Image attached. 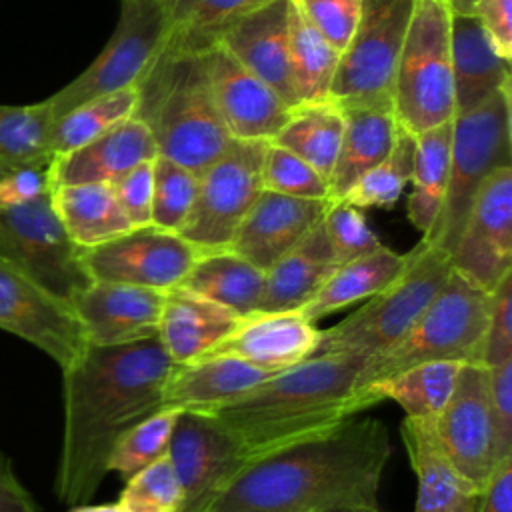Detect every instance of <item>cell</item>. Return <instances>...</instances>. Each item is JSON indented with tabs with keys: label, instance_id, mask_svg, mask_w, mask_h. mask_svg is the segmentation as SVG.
<instances>
[{
	"label": "cell",
	"instance_id": "277c9868",
	"mask_svg": "<svg viewBox=\"0 0 512 512\" xmlns=\"http://www.w3.org/2000/svg\"><path fill=\"white\" fill-rule=\"evenodd\" d=\"M136 88L134 116L148 126L160 156L202 174L232 144L200 52L164 44Z\"/></svg>",
	"mask_w": 512,
	"mask_h": 512
},
{
	"label": "cell",
	"instance_id": "cb8c5ba5",
	"mask_svg": "<svg viewBox=\"0 0 512 512\" xmlns=\"http://www.w3.org/2000/svg\"><path fill=\"white\" fill-rule=\"evenodd\" d=\"M270 376L274 374L232 356L174 364L164 388L162 408L208 412L238 398Z\"/></svg>",
	"mask_w": 512,
	"mask_h": 512
},
{
	"label": "cell",
	"instance_id": "f907efd6",
	"mask_svg": "<svg viewBox=\"0 0 512 512\" xmlns=\"http://www.w3.org/2000/svg\"><path fill=\"white\" fill-rule=\"evenodd\" d=\"M52 192L50 164L18 168L0 178V206H20Z\"/></svg>",
	"mask_w": 512,
	"mask_h": 512
},
{
	"label": "cell",
	"instance_id": "ba28073f",
	"mask_svg": "<svg viewBox=\"0 0 512 512\" xmlns=\"http://www.w3.org/2000/svg\"><path fill=\"white\" fill-rule=\"evenodd\" d=\"M450 10L446 0H416L392 84V114L422 134L454 118Z\"/></svg>",
	"mask_w": 512,
	"mask_h": 512
},
{
	"label": "cell",
	"instance_id": "816d5d0a",
	"mask_svg": "<svg viewBox=\"0 0 512 512\" xmlns=\"http://www.w3.org/2000/svg\"><path fill=\"white\" fill-rule=\"evenodd\" d=\"M494 52L510 62L512 58V0H478L472 14Z\"/></svg>",
	"mask_w": 512,
	"mask_h": 512
},
{
	"label": "cell",
	"instance_id": "5bb4252c",
	"mask_svg": "<svg viewBox=\"0 0 512 512\" xmlns=\"http://www.w3.org/2000/svg\"><path fill=\"white\" fill-rule=\"evenodd\" d=\"M0 328L34 344L60 368L70 366L88 346L72 304L4 256H0Z\"/></svg>",
	"mask_w": 512,
	"mask_h": 512
},
{
	"label": "cell",
	"instance_id": "e575fe53",
	"mask_svg": "<svg viewBox=\"0 0 512 512\" xmlns=\"http://www.w3.org/2000/svg\"><path fill=\"white\" fill-rule=\"evenodd\" d=\"M450 142H452V120L416 134V158L412 170V192L408 196L406 212L410 222L428 238L432 232L448 184L450 166Z\"/></svg>",
	"mask_w": 512,
	"mask_h": 512
},
{
	"label": "cell",
	"instance_id": "f5cc1de1",
	"mask_svg": "<svg viewBox=\"0 0 512 512\" xmlns=\"http://www.w3.org/2000/svg\"><path fill=\"white\" fill-rule=\"evenodd\" d=\"M0 512H40L32 494L18 480L10 460L0 452Z\"/></svg>",
	"mask_w": 512,
	"mask_h": 512
},
{
	"label": "cell",
	"instance_id": "484cf974",
	"mask_svg": "<svg viewBox=\"0 0 512 512\" xmlns=\"http://www.w3.org/2000/svg\"><path fill=\"white\" fill-rule=\"evenodd\" d=\"M400 436L416 476L414 512H478L480 496L440 454L432 420L404 418Z\"/></svg>",
	"mask_w": 512,
	"mask_h": 512
},
{
	"label": "cell",
	"instance_id": "c3c4849f",
	"mask_svg": "<svg viewBox=\"0 0 512 512\" xmlns=\"http://www.w3.org/2000/svg\"><path fill=\"white\" fill-rule=\"evenodd\" d=\"M110 186L132 228L152 224V160L134 166Z\"/></svg>",
	"mask_w": 512,
	"mask_h": 512
},
{
	"label": "cell",
	"instance_id": "836d02e7",
	"mask_svg": "<svg viewBox=\"0 0 512 512\" xmlns=\"http://www.w3.org/2000/svg\"><path fill=\"white\" fill-rule=\"evenodd\" d=\"M344 132V114L332 102L304 104L290 112L286 124L270 140L310 164L330 186L332 168Z\"/></svg>",
	"mask_w": 512,
	"mask_h": 512
},
{
	"label": "cell",
	"instance_id": "d6a6232c",
	"mask_svg": "<svg viewBox=\"0 0 512 512\" xmlns=\"http://www.w3.org/2000/svg\"><path fill=\"white\" fill-rule=\"evenodd\" d=\"M462 362H424L380 378L358 394L364 406L380 400L396 402L410 420H434L450 398Z\"/></svg>",
	"mask_w": 512,
	"mask_h": 512
},
{
	"label": "cell",
	"instance_id": "9c48e42d",
	"mask_svg": "<svg viewBox=\"0 0 512 512\" xmlns=\"http://www.w3.org/2000/svg\"><path fill=\"white\" fill-rule=\"evenodd\" d=\"M416 0H362L360 20L340 52L328 100L338 108L392 112V84Z\"/></svg>",
	"mask_w": 512,
	"mask_h": 512
},
{
	"label": "cell",
	"instance_id": "7dc6e473",
	"mask_svg": "<svg viewBox=\"0 0 512 512\" xmlns=\"http://www.w3.org/2000/svg\"><path fill=\"white\" fill-rule=\"evenodd\" d=\"M512 360V272L492 292L482 364L486 368Z\"/></svg>",
	"mask_w": 512,
	"mask_h": 512
},
{
	"label": "cell",
	"instance_id": "f1b7e54d",
	"mask_svg": "<svg viewBox=\"0 0 512 512\" xmlns=\"http://www.w3.org/2000/svg\"><path fill=\"white\" fill-rule=\"evenodd\" d=\"M344 132L330 176V200L338 202L346 192L392 150L398 122L390 110L344 108Z\"/></svg>",
	"mask_w": 512,
	"mask_h": 512
},
{
	"label": "cell",
	"instance_id": "ab89813d",
	"mask_svg": "<svg viewBox=\"0 0 512 512\" xmlns=\"http://www.w3.org/2000/svg\"><path fill=\"white\" fill-rule=\"evenodd\" d=\"M414 158L416 136L398 126L390 154L370 172H366L338 202H346L358 210L394 206L404 188L410 184Z\"/></svg>",
	"mask_w": 512,
	"mask_h": 512
},
{
	"label": "cell",
	"instance_id": "bcb514c9",
	"mask_svg": "<svg viewBox=\"0 0 512 512\" xmlns=\"http://www.w3.org/2000/svg\"><path fill=\"white\" fill-rule=\"evenodd\" d=\"M306 20L342 52L360 20L362 0H294Z\"/></svg>",
	"mask_w": 512,
	"mask_h": 512
},
{
	"label": "cell",
	"instance_id": "603a6c76",
	"mask_svg": "<svg viewBox=\"0 0 512 512\" xmlns=\"http://www.w3.org/2000/svg\"><path fill=\"white\" fill-rule=\"evenodd\" d=\"M158 156L148 126L136 116L116 124L88 144L54 156L50 162L52 188L68 184H112L128 170Z\"/></svg>",
	"mask_w": 512,
	"mask_h": 512
},
{
	"label": "cell",
	"instance_id": "db71d44e",
	"mask_svg": "<svg viewBox=\"0 0 512 512\" xmlns=\"http://www.w3.org/2000/svg\"><path fill=\"white\" fill-rule=\"evenodd\" d=\"M478 512H512V458L498 464L480 496Z\"/></svg>",
	"mask_w": 512,
	"mask_h": 512
},
{
	"label": "cell",
	"instance_id": "7bdbcfd3",
	"mask_svg": "<svg viewBox=\"0 0 512 512\" xmlns=\"http://www.w3.org/2000/svg\"><path fill=\"white\" fill-rule=\"evenodd\" d=\"M116 504L122 512H182L184 492L168 452L128 478Z\"/></svg>",
	"mask_w": 512,
	"mask_h": 512
},
{
	"label": "cell",
	"instance_id": "30bf717a",
	"mask_svg": "<svg viewBox=\"0 0 512 512\" xmlns=\"http://www.w3.org/2000/svg\"><path fill=\"white\" fill-rule=\"evenodd\" d=\"M116 30L96 60L60 92L50 96L54 118L96 96L136 86L168 36L162 0H120Z\"/></svg>",
	"mask_w": 512,
	"mask_h": 512
},
{
	"label": "cell",
	"instance_id": "11a10c76",
	"mask_svg": "<svg viewBox=\"0 0 512 512\" xmlns=\"http://www.w3.org/2000/svg\"><path fill=\"white\" fill-rule=\"evenodd\" d=\"M476 4L478 0H446L450 14H458V16H472Z\"/></svg>",
	"mask_w": 512,
	"mask_h": 512
},
{
	"label": "cell",
	"instance_id": "4fadbf2b",
	"mask_svg": "<svg viewBox=\"0 0 512 512\" xmlns=\"http://www.w3.org/2000/svg\"><path fill=\"white\" fill-rule=\"evenodd\" d=\"M436 446L444 460L478 492L490 484L500 452L498 428L484 364H462L454 390L432 420Z\"/></svg>",
	"mask_w": 512,
	"mask_h": 512
},
{
	"label": "cell",
	"instance_id": "4316f807",
	"mask_svg": "<svg viewBox=\"0 0 512 512\" xmlns=\"http://www.w3.org/2000/svg\"><path fill=\"white\" fill-rule=\"evenodd\" d=\"M454 116L464 114L510 84V62L490 46L474 16H450Z\"/></svg>",
	"mask_w": 512,
	"mask_h": 512
},
{
	"label": "cell",
	"instance_id": "9a60e30c",
	"mask_svg": "<svg viewBox=\"0 0 512 512\" xmlns=\"http://www.w3.org/2000/svg\"><path fill=\"white\" fill-rule=\"evenodd\" d=\"M196 258L198 250L178 232L152 224L82 250V264L90 280L162 292L178 286Z\"/></svg>",
	"mask_w": 512,
	"mask_h": 512
},
{
	"label": "cell",
	"instance_id": "44dd1931",
	"mask_svg": "<svg viewBox=\"0 0 512 512\" xmlns=\"http://www.w3.org/2000/svg\"><path fill=\"white\" fill-rule=\"evenodd\" d=\"M320 332L300 312H254L240 318L236 328L202 358L232 356L278 374L312 358Z\"/></svg>",
	"mask_w": 512,
	"mask_h": 512
},
{
	"label": "cell",
	"instance_id": "6da1fadb",
	"mask_svg": "<svg viewBox=\"0 0 512 512\" xmlns=\"http://www.w3.org/2000/svg\"><path fill=\"white\" fill-rule=\"evenodd\" d=\"M174 362L158 336L86 346L62 368L64 428L54 492L66 506L88 504L108 474L116 440L162 408Z\"/></svg>",
	"mask_w": 512,
	"mask_h": 512
},
{
	"label": "cell",
	"instance_id": "9f6ffc18",
	"mask_svg": "<svg viewBox=\"0 0 512 512\" xmlns=\"http://www.w3.org/2000/svg\"><path fill=\"white\" fill-rule=\"evenodd\" d=\"M70 512H122V510L114 502V504H80V506H74Z\"/></svg>",
	"mask_w": 512,
	"mask_h": 512
},
{
	"label": "cell",
	"instance_id": "e0dca14e",
	"mask_svg": "<svg viewBox=\"0 0 512 512\" xmlns=\"http://www.w3.org/2000/svg\"><path fill=\"white\" fill-rule=\"evenodd\" d=\"M168 456L184 492L182 512H200L246 466L234 438L202 412H180Z\"/></svg>",
	"mask_w": 512,
	"mask_h": 512
},
{
	"label": "cell",
	"instance_id": "1f68e13d",
	"mask_svg": "<svg viewBox=\"0 0 512 512\" xmlns=\"http://www.w3.org/2000/svg\"><path fill=\"white\" fill-rule=\"evenodd\" d=\"M50 198L66 234L82 250L132 230L110 184L56 186Z\"/></svg>",
	"mask_w": 512,
	"mask_h": 512
},
{
	"label": "cell",
	"instance_id": "f6af8a7d",
	"mask_svg": "<svg viewBox=\"0 0 512 512\" xmlns=\"http://www.w3.org/2000/svg\"><path fill=\"white\" fill-rule=\"evenodd\" d=\"M322 226L338 266L362 258L382 246L366 224L362 212L346 202H330Z\"/></svg>",
	"mask_w": 512,
	"mask_h": 512
},
{
	"label": "cell",
	"instance_id": "8d00e7d4",
	"mask_svg": "<svg viewBox=\"0 0 512 512\" xmlns=\"http://www.w3.org/2000/svg\"><path fill=\"white\" fill-rule=\"evenodd\" d=\"M54 120L50 100L28 106L0 104V178L18 168L52 162Z\"/></svg>",
	"mask_w": 512,
	"mask_h": 512
},
{
	"label": "cell",
	"instance_id": "ac0fdd59",
	"mask_svg": "<svg viewBox=\"0 0 512 512\" xmlns=\"http://www.w3.org/2000/svg\"><path fill=\"white\" fill-rule=\"evenodd\" d=\"M216 110L234 140L270 142L290 116V108L260 78L238 64L220 44L200 50Z\"/></svg>",
	"mask_w": 512,
	"mask_h": 512
},
{
	"label": "cell",
	"instance_id": "7402d4cb",
	"mask_svg": "<svg viewBox=\"0 0 512 512\" xmlns=\"http://www.w3.org/2000/svg\"><path fill=\"white\" fill-rule=\"evenodd\" d=\"M330 200L294 198L262 190L240 222L230 250L266 272L322 222Z\"/></svg>",
	"mask_w": 512,
	"mask_h": 512
},
{
	"label": "cell",
	"instance_id": "ee69618b",
	"mask_svg": "<svg viewBox=\"0 0 512 512\" xmlns=\"http://www.w3.org/2000/svg\"><path fill=\"white\" fill-rule=\"evenodd\" d=\"M260 182H262V190H268V192L294 196V198L330 200L328 182L302 158H298L296 154L272 142H268L262 156Z\"/></svg>",
	"mask_w": 512,
	"mask_h": 512
},
{
	"label": "cell",
	"instance_id": "d590c367",
	"mask_svg": "<svg viewBox=\"0 0 512 512\" xmlns=\"http://www.w3.org/2000/svg\"><path fill=\"white\" fill-rule=\"evenodd\" d=\"M290 70L298 106L330 102V86L340 52L306 20L290 0Z\"/></svg>",
	"mask_w": 512,
	"mask_h": 512
},
{
	"label": "cell",
	"instance_id": "83f0119b",
	"mask_svg": "<svg viewBox=\"0 0 512 512\" xmlns=\"http://www.w3.org/2000/svg\"><path fill=\"white\" fill-rule=\"evenodd\" d=\"M338 268L322 222L264 272L258 312H298Z\"/></svg>",
	"mask_w": 512,
	"mask_h": 512
},
{
	"label": "cell",
	"instance_id": "52a82bcc",
	"mask_svg": "<svg viewBox=\"0 0 512 512\" xmlns=\"http://www.w3.org/2000/svg\"><path fill=\"white\" fill-rule=\"evenodd\" d=\"M508 166H512L510 84L480 106L452 118L446 194L432 232L422 240L450 256L474 196L494 172Z\"/></svg>",
	"mask_w": 512,
	"mask_h": 512
},
{
	"label": "cell",
	"instance_id": "d6986e66",
	"mask_svg": "<svg viewBox=\"0 0 512 512\" xmlns=\"http://www.w3.org/2000/svg\"><path fill=\"white\" fill-rule=\"evenodd\" d=\"M162 290L92 280L72 300L90 346H120L158 336Z\"/></svg>",
	"mask_w": 512,
	"mask_h": 512
},
{
	"label": "cell",
	"instance_id": "d4e9b609",
	"mask_svg": "<svg viewBox=\"0 0 512 512\" xmlns=\"http://www.w3.org/2000/svg\"><path fill=\"white\" fill-rule=\"evenodd\" d=\"M240 322V316L180 286L166 290L158 338L174 364L208 354Z\"/></svg>",
	"mask_w": 512,
	"mask_h": 512
},
{
	"label": "cell",
	"instance_id": "8992f818",
	"mask_svg": "<svg viewBox=\"0 0 512 512\" xmlns=\"http://www.w3.org/2000/svg\"><path fill=\"white\" fill-rule=\"evenodd\" d=\"M450 256L420 240L410 250L406 270L364 306L320 332L316 354L374 358L390 350L414 326L450 274Z\"/></svg>",
	"mask_w": 512,
	"mask_h": 512
},
{
	"label": "cell",
	"instance_id": "b9f144b4",
	"mask_svg": "<svg viewBox=\"0 0 512 512\" xmlns=\"http://www.w3.org/2000/svg\"><path fill=\"white\" fill-rule=\"evenodd\" d=\"M198 194V174L156 156L152 160V226L180 232Z\"/></svg>",
	"mask_w": 512,
	"mask_h": 512
},
{
	"label": "cell",
	"instance_id": "3957f363",
	"mask_svg": "<svg viewBox=\"0 0 512 512\" xmlns=\"http://www.w3.org/2000/svg\"><path fill=\"white\" fill-rule=\"evenodd\" d=\"M364 362L352 354H318L202 414L234 438L250 464L326 434L366 410L358 396Z\"/></svg>",
	"mask_w": 512,
	"mask_h": 512
},
{
	"label": "cell",
	"instance_id": "4dcf8cb0",
	"mask_svg": "<svg viewBox=\"0 0 512 512\" xmlns=\"http://www.w3.org/2000/svg\"><path fill=\"white\" fill-rule=\"evenodd\" d=\"M408 260L410 252L396 254L382 244L378 250L338 266L298 312L316 324L340 308L368 300L388 288L406 270Z\"/></svg>",
	"mask_w": 512,
	"mask_h": 512
},
{
	"label": "cell",
	"instance_id": "f35d334b",
	"mask_svg": "<svg viewBox=\"0 0 512 512\" xmlns=\"http://www.w3.org/2000/svg\"><path fill=\"white\" fill-rule=\"evenodd\" d=\"M138 106V88H122L86 100L54 120L52 126V154H68L106 130L134 116Z\"/></svg>",
	"mask_w": 512,
	"mask_h": 512
},
{
	"label": "cell",
	"instance_id": "60d3db41",
	"mask_svg": "<svg viewBox=\"0 0 512 512\" xmlns=\"http://www.w3.org/2000/svg\"><path fill=\"white\" fill-rule=\"evenodd\" d=\"M180 410L160 408L128 428L114 444L108 458V474L116 472L124 482L168 452Z\"/></svg>",
	"mask_w": 512,
	"mask_h": 512
},
{
	"label": "cell",
	"instance_id": "5b68a950",
	"mask_svg": "<svg viewBox=\"0 0 512 512\" xmlns=\"http://www.w3.org/2000/svg\"><path fill=\"white\" fill-rule=\"evenodd\" d=\"M490 300L492 294L450 270L440 292L404 338L384 354L366 358L358 392L370 382L424 362L482 364Z\"/></svg>",
	"mask_w": 512,
	"mask_h": 512
},
{
	"label": "cell",
	"instance_id": "74e56055",
	"mask_svg": "<svg viewBox=\"0 0 512 512\" xmlns=\"http://www.w3.org/2000/svg\"><path fill=\"white\" fill-rule=\"evenodd\" d=\"M168 14L164 44L200 52L216 44L224 28L266 0H162Z\"/></svg>",
	"mask_w": 512,
	"mask_h": 512
},
{
	"label": "cell",
	"instance_id": "7a4b0ae2",
	"mask_svg": "<svg viewBox=\"0 0 512 512\" xmlns=\"http://www.w3.org/2000/svg\"><path fill=\"white\" fill-rule=\"evenodd\" d=\"M388 428L354 416L326 434L242 466L200 512H386Z\"/></svg>",
	"mask_w": 512,
	"mask_h": 512
},
{
	"label": "cell",
	"instance_id": "8fae6325",
	"mask_svg": "<svg viewBox=\"0 0 512 512\" xmlns=\"http://www.w3.org/2000/svg\"><path fill=\"white\" fill-rule=\"evenodd\" d=\"M266 140H232L228 150L198 174V194L178 232L198 254L230 250L246 212L262 192L260 166Z\"/></svg>",
	"mask_w": 512,
	"mask_h": 512
},
{
	"label": "cell",
	"instance_id": "681fc988",
	"mask_svg": "<svg viewBox=\"0 0 512 512\" xmlns=\"http://www.w3.org/2000/svg\"><path fill=\"white\" fill-rule=\"evenodd\" d=\"M488 376L500 452L504 458H512V360L490 366Z\"/></svg>",
	"mask_w": 512,
	"mask_h": 512
},
{
	"label": "cell",
	"instance_id": "7c38bea8",
	"mask_svg": "<svg viewBox=\"0 0 512 512\" xmlns=\"http://www.w3.org/2000/svg\"><path fill=\"white\" fill-rule=\"evenodd\" d=\"M50 194L20 206H0V256L70 302L92 280L82 264V248L66 234Z\"/></svg>",
	"mask_w": 512,
	"mask_h": 512
},
{
	"label": "cell",
	"instance_id": "ffe728a7",
	"mask_svg": "<svg viewBox=\"0 0 512 512\" xmlns=\"http://www.w3.org/2000/svg\"><path fill=\"white\" fill-rule=\"evenodd\" d=\"M288 10L290 0H266L224 28L216 44L294 110L298 100L290 70Z\"/></svg>",
	"mask_w": 512,
	"mask_h": 512
},
{
	"label": "cell",
	"instance_id": "f546056e",
	"mask_svg": "<svg viewBox=\"0 0 512 512\" xmlns=\"http://www.w3.org/2000/svg\"><path fill=\"white\" fill-rule=\"evenodd\" d=\"M178 286L244 318L260 308L264 272L232 250H216L198 254Z\"/></svg>",
	"mask_w": 512,
	"mask_h": 512
},
{
	"label": "cell",
	"instance_id": "2e32d148",
	"mask_svg": "<svg viewBox=\"0 0 512 512\" xmlns=\"http://www.w3.org/2000/svg\"><path fill=\"white\" fill-rule=\"evenodd\" d=\"M450 266L488 294L512 272V166L494 172L474 196Z\"/></svg>",
	"mask_w": 512,
	"mask_h": 512
}]
</instances>
